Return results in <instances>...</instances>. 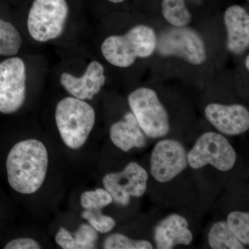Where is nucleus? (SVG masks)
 Instances as JSON below:
<instances>
[{
    "label": "nucleus",
    "instance_id": "22",
    "mask_svg": "<svg viewBox=\"0 0 249 249\" xmlns=\"http://www.w3.org/2000/svg\"><path fill=\"white\" fill-rule=\"evenodd\" d=\"M112 201L110 194L103 188L85 192L80 196V204L85 209H102Z\"/></svg>",
    "mask_w": 249,
    "mask_h": 249
},
{
    "label": "nucleus",
    "instance_id": "8",
    "mask_svg": "<svg viewBox=\"0 0 249 249\" xmlns=\"http://www.w3.org/2000/svg\"><path fill=\"white\" fill-rule=\"evenodd\" d=\"M26 98V67L22 59L15 57L0 62V112L19 110Z\"/></svg>",
    "mask_w": 249,
    "mask_h": 249
},
{
    "label": "nucleus",
    "instance_id": "18",
    "mask_svg": "<svg viewBox=\"0 0 249 249\" xmlns=\"http://www.w3.org/2000/svg\"><path fill=\"white\" fill-rule=\"evenodd\" d=\"M22 43V37L18 29L11 23L0 19V55H16Z\"/></svg>",
    "mask_w": 249,
    "mask_h": 249
},
{
    "label": "nucleus",
    "instance_id": "11",
    "mask_svg": "<svg viewBox=\"0 0 249 249\" xmlns=\"http://www.w3.org/2000/svg\"><path fill=\"white\" fill-rule=\"evenodd\" d=\"M205 115L218 131L227 135H239L249 128L248 109L241 105L211 103L205 109Z\"/></svg>",
    "mask_w": 249,
    "mask_h": 249
},
{
    "label": "nucleus",
    "instance_id": "3",
    "mask_svg": "<svg viewBox=\"0 0 249 249\" xmlns=\"http://www.w3.org/2000/svg\"><path fill=\"white\" fill-rule=\"evenodd\" d=\"M55 118L59 133L65 145L77 150L88 140L94 126L96 113L85 101L67 97L57 105Z\"/></svg>",
    "mask_w": 249,
    "mask_h": 249
},
{
    "label": "nucleus",
    "instance_id": "7",
    "mask_svg": "<svg viewBox=\"0 0 249 249\" xmlns=\"http://www.w3.org/2000/svg\"><path fill=\"white\" fill-rule=\"evenodd\" d=\"M156 48L161 55L178 57L192 65H201L206 59L204 41L189 28L175 27L165 31L157 40Z\"/></svg>",
    "mask_w": 249,
    "mask_h": 249
},
{
    "label": "nucleus",
    "instance_id": "20",
    "mask_svg": "<svg viewBox=\"0 0 249 249\" xmlns=\"http://www.w3.org/2000/svg\"><path fill=\"white\" fill-rule=\"evenodd\" d=\"M227 224L235 237L243 245L249 244V213L234 211L229 214Z\"/></svg>",
    "mask_w": 249,
    "mask_h": 249
},
{
    "label": "nucleus",
    "instance_id": "5",
    "mask_svg": "<svg viewBox=\"0 0 249 249\" xmlns=\"http://www.w3.org/2000/svg\"><path fill=\"white\" fill-rule=\"evenodd\" d=\"M128 101L141 128L147 137L160 138L168 134V114L154 90L139 88L129 94Z\"/></svg>",
    "mask_w": 249,
    "mask_h": 249
},
{
    "label": "nucleus",
    "instance_id": "25",
    "mask_svg": "<svg viewBox=\"0 0 249 249\" xmlns=\"http://www.w3.org/2000/svg\"><path fill=\"white\" fill-rule=\"evenodd\" d=\"M110 2L115 3V4H119V3L123 2L124 0H109Z\"/></svg>",
    "mask_w": 249,
    "mask_h": 249
},
{
    "label": "nucleus",
    "instance_id": "4",
    "mask_svg": "<svg viewBox=\"0 0 249 249\" xmlns=\"http://www.w3.org/2000/svg\"><path fill=\"white\" fill-rule=\"evenodd\" d=\"M69 7L66 0H34L28 16V30L37 42L54 40L65 29Z\"/></svg>",
    "mask_w": 249,
    "mask_h": 249
},
{
    "label": "nucleus",
    "instance_id": "23",
    "mask_svg": "<svg viewBox=\"0 0 249 249\" xmlns=\"http://www.w3.org/2000/svg\"><path fill=\"white\" fill-rule=\"evenodd\" d=\"M85 210L86 211L82 213V217L87 219L90 225L96 229L97 232L107 233L115 227L116 223L114 219L112 217L103 214L101 212V209Z\"/></svg>",
    "mask_w": 249,
    "mask_h": 249
},
{
    "label": "nucleus",
    "instance_id": "2",
    "mask_svg": "<svg viewBox=\"0 0 249 249\" xmlns=\"http://www.w3.org/2000/svg\"><path fill=\"white\" fill-rule=\"evenodd\" d=\"M157 38L152 28L137 25L122 36H111L103 42L105 58L116 67H130L138 58H147L155 52Z\"/></svg>",
    "mask_w": 249,
    "mask_h": 249
},
{
    "label": "nucleus",
    "instance_id": "17",
    "mask_svg": "<svg viewBox=\"0 0 249 249\" xmlns=\"http://www.w3.org/2000/svg\"><path fill=\"white\" fill-rule=\"evenodd\" d=\"M210 247L213 249H244L245 245L239 241L225 221L216 222L211 227L208 237Z\"/></svg>",
    "mask_w": 249,
    "mask_h": 249
},
{
    "label": "nucleus",
    "instance_id": "6",
    "mask_svg": "<svg viewBox=\"0 0 249 249\" xmlns=\"http://www.w3.org/2000/svg\"><path fill=\"white\" fill-rule=\"evenodd\" d=\"M236 160L237 154L229 141L213 132L202 134L188 154V165L195 169L211 165L220 171H229Z\"/></svg>",
    "mask_w": 249,
    "mask_h": 249
},
{
    "label": "nucleus",
    "instance_id": "16",
    "mask_svg": "<svg viewBox=\"0 0 249 249\" xmlns=\"http://www.w3.org/2000/svg\"><path fill=\"white\" fill-rule=\"evenodd\" d=\"M97 231L89 224H83L72 234L60 228L55 235V242L64 249H91L96 248Z\"/></svg>",
    "mask_w": 249,
    "mask_h": 249
},
{
    "label": "nucleus",
    "instance_id": "19",
    "mask_svg": "<svg viewBox=\"0 0 249 249\" xmlns=\"http://www.w3.org/2000/svg\"><path fill=\"white\" fill-rule=\"evenodd\" d=\"M162 14L175 27H185L191 20V15L187 9L185 0H163Z\"/></svg>",
    "mask_w": 249,
    "mask_h": 249
},
{
    "label": "nucleus",
    "instance_id": "26",
    "mask_svg": "<svg viewBox=\"0 0 249 249\" xmlns=\"http://www.w3.org/2000/svg\"><path fill=\"white\" fill-rule=\"evenodd\" d=\"M249 56L248 55V56L247 57V59H246V62H245L246 67H247V70H249Z\"/></svg>",
    "mask_w": 249,
    "mask_h": 249
},
{
    "label": "nucleus",
    "instance_id": "1",
    "mask_svg": "<svg viewBox=\"0 0 249 249\" xmlns=\"http://www.w3.org/2000/svg\"><path fill=\"white\" fill-rule=\"evenodd\" d=\"M48 164V152L40 141L28 139L18 142L6 159L10 186L21 194L36 193L45 181Z\"/></svg>",
    "mask_w": 249,
    "mask_h": 249
},
{
    "label": "nucleus",
    "instance_id": "10",
    "mask_svg": "<svg viewBox=\"0 0 249 249\" xmlns=\"http://www.w3.org/2000/svg\"><path fill=\"white\" fill-rule=\"evenodd\" d=\"M188 165V155L184 147L178 141H160L152 152L150 172L159 182L171 181L186 170Z\"/></svg>",
    "mask_w": 249,
    "mask_h": 249
},
{
    "label": "nucleus",
    "instance_id": "14",
    "mask_svg": "<svg viewBox=\"0 0 249 249\" xmlns=\"http://www.w3.org/2000/svg\"><path fill=\"white\" fill-rule=\"evenodd\" d=\"M228 34V48L232 53L240 55L249 45V16L244 8L235 5L224 14Z\"/></svg>",
    "mask_w": 249,
    "mask_h": 249
},
{
    "label": "nucleus",
    "instance_id": "9",
    "mask_svg": "<svg viewBox=\"0 0 249 249\" xmlns=\"http://www.w3.org/2000/svg\"><path fill=\"white\" fill-rule=\"evenodd\" d=\"M148 175L136 162H131L122 171L109 173L103 178L105 189L118 204L127 206L131 196L140 197L147 189Z\"/></svg>",
    "mask_w": 249,
    "mask_h": 249
},
{
    "label": "nucleus",
    "instance_id": "21",
    "mask_svg": "<svg viewBox=\"0 0 249 249\" xmlns=\"http://www.w3.org/2000/svg\"><path fill=\"white\" fill-rule=\"evenodd\" d=\"M103 248L106 249H152L151 243L146 240H136L122 234L111 235L105 241Z\"/></svg>",
    "mask_w": 249,
    "mask_h": 249
},
{
    "label": "nucleus",
    "instance_id": "12",
    "mask_svg": "<svg viewBox=\"0 0 249 249\" xmlns=\"http://www.w3.org/2000/svg\"><path fill=\"white\" fill-rule=\"evenodd\" d=\"M105 83L104 68L97 61L89 63L84 74L79 78L69 73H63L60 76L62 87L73 97L83 101L92 99Z\"/></svg>",
    "mask_w": 249,
    "mask_h": 249
},
{
    "label": "nucleus",
    "instance_id": "13",
    "mask_svg": "<svg viewBox=\"0 0 249 249\" xmlns=\"http://www.w3.org/2000/svg\"><path fill=\"white\" fill-rule=\"evenodd\" d=\"M155 240L157 249H171L178 245H191L193 234L186 219L179 214H173L156 227Z\"/></svg>",
    "mask_w": 249,
    "mask_h": 249
},
{
    "label": "nucleus",
    "instance_id": "24",
    "mask_svg": "<svg viewBox=\"0 0 249 249\" xmlns=\"http://www.w3.org/2000/svg\"><path fill=\"white\" fill-rule=\"evenodd\" d=\"M5 249H40V245L38 242L34 239L26 238H18L16 240H11L9 242Z\"/></svg>",
    "mask_w": 249,
    "mask_h": 249
},
{
    "label": "nucleus",
    "instance_id": "15",
    "mask_svg": "<svg viewBox=\"0 0 249 249\" xmlns=\"http://www.w3.org/2000/svg\"><path fill=\"white\" fill-rule=\"evenodd\" d=\"M109 135L113 143L124 152L142 148L146 145V139L132 112L127 113L122 120L111 125Z\"/></svg>",
    "mask_w": 249,
    "mask_h": 249
}]
</instances>
